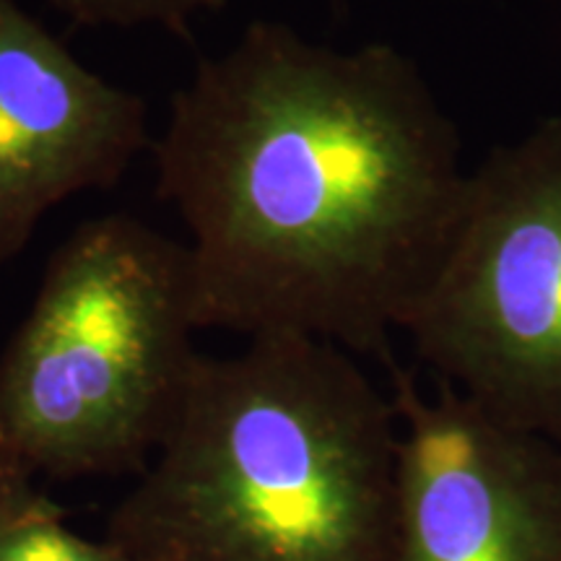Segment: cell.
I'll return each mask as SVG.
<instances>
[{"label":"cell","mask_w":561,"mask_h":561,"mask_svg":"<svg viewBox=\"0 0 561 561\" xmlns=\"http://www.w3.org/2000/svg\"><path fill=\"white\" fill-rule=\"evenodd\" d=\"M460 153L409 55L252 21L151 140L157 198L191 234L195 328L310 335L388 367L458 227Z\"/></svg>","instance_id":"1"},{"label":"cell","mask_w":561,"mask_h":561,"mask_svg":"<svg viewBox=\"0 0 561 561\" xmlns=\"http://www.w3.org/2000/svg\"><path fill=\"white\" fill-rule=\"evenodd\" d=\"M398 416L333 343L250 339L195 362L104 538L130 561H396Z\"/></svg>","instance_id":"2"},{"label":"cell","mask_w":561,"mask_h":561,"mask_svg":"<svg viewBox=\"0 0 561 561\" xmlns=\"http://www.w3.org/2000/svg\"><path fill=\"white\" fill-rule=\"evenodd\" d=\"M195 331L185 242L130 214L79 224L0 351V471L144 473L201 356Z\"/></svg>","instance_id":"3"},{"label":"cell","mask_w":561,"mask_h":561,"mask_svg":"<svg viewBox=\"0 0 561 561\" xmlns=\"http://www.w3.org/2000/svg\"><path fill=\"white\" fill-rule=\"evenodd\" d=\"M403 333L447 388L561 445V115L468 172L450 248Z\"/></svg>","instance_id":"4"},{"label":"cell","mask_w":561,"mask_h":561,"mask_svg":"<svg viewBox=\"0 0 561 561\" xmlns=\"http://www.w3.org/2000/svg\"><path fill=\"white\" fill-rule=\"evenodd\" d=\"M398 416L396 561H561V445L388 364Z\"/></svg>","instance_id":"5"},{"label":"cell","mask_w":561,"mask_h":561,"mask_svg":"<svg viewBox=\"0 0 561 561\" xmlns=\"http://www.w3.org/2000/svg\"><path fill=\"white\" fill-rule=\"evenodd\" d=\"M151 140L144 96L83 66L19 0H0V268L53 208L115 187Z\"/></svg>","instance_id":"6"},{"label":"cell","mask_w":561,"mask_h":561,"mask_svg":"<svg viewBox=\"0 0 561 561\" xmlns=\"http://www.w3.org/2000/svg\"><path fill=\"white\" fill-rule=\"evenodd\" d=\"M66 515L30 476L0 471V561H130L107 538L70 530Z\"/></svg>","instance_id":"7"},{"label":"cell","mask_w":561,"mask_h":561,"mask_svg":"<svg viewBox=\"0 0 561 561\" xmlns=\"http://www.w3.org/2000/svg\"><path fill=\"white\" fill-rule=\"evenodd\" d=\"M60 13L83 26H161L191 37L193 21L206 11H219L227 0H50Z\"/></svg>","instance_id":"8"}]
</instances>
